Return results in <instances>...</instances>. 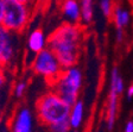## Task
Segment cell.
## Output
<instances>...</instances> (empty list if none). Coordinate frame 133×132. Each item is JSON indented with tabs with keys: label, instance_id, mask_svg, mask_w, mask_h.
I'll use <instances>...</instances> for the list:
<instances>
[{
	"label": "cell",
	"instance_id": "cell-1",
	"mask_svg": "<svg viewBox=\"0 0 133 132\" xmlns=\"http://www.w3.org/2000/svg\"><path fill=\"white\" fill-rule=\"evenodd\" d=\"M84 31L78 24L64 23L48 38V48L58 58L63 69L76 66L81 54Z\"/></svg>",
	"mask_w": 133,
	"mask_h": 132
},
{
	"label": "cell",
	"instance_id": "cell-2",
	"mask_svg": "<svg viewBox=\"0 0 133 132\" xmlns=\"http://www.w3.org/2000/svg\"><path fill=\"white\" fill-rule=\"evenodd\" d=\"M70 106L54 91L46 92L36 101L37 119L43 126L51 125L66 120L69 117Z\"/></svg>",
	"mask_w": 133,
	"mask_h": 132
},
{
	"label": "cell",
	"instance_id": "cell-3",
	"mask_svg": "<svg viewBox=\"0 0 133 132\" xmlns=\"http://www.w3.org/2000/svg\"><path fill=\"white\" fill-rule=\"evenodd\" d=\"M82 72L76 66H72L63 69L57 79L50 85L55 93H57L66 104L71 106L78 100V94L82 88Z\"/></svg>",
	"mask_w": 133,
	"mask_h": 132
},
{
	"label": "cell",
	"instance_id": "cell-4",
	"mask_svg": "<svg viewBox=\"0 0 133 132\" xmlns=\"http://www.w3.org/2000/svg\"><path fill=\"white\" fill-rule=\"evenodd\" d=\"M31 18L30 5L20 0H4V16L1 25L14 33H20L28 28Z\"/></svg>",
	"mask_w": 133,
	"mask_h": 132
},
{
	"label": "cell",
	"instance_id": "cell-5",
	"mask_svg": "<svg viewBox=\"0 0 133 132\" xmlns=\"http://www.w3.org/2000/svg\"><path fill=\"white\" fill-rule=\"evenodd\" d=\"M31 69L36 75H39L50 83H52L62 73L63 67L61 66L52 50L46 47L35 55Z\"/></svg>",
	"mask_w": 133,
	"mask_h": 132
},
{
	"label": "cell",
	"instance_id": "cell-6",
	"mask_svg": "<svg viewBox=\"0 0 133 132\" xmlns=\"http://www.w3.org/2000/svg\"><path fill=\"white\" fill-rule=\"evenodd\" d=\"M16 33L0 25V67L7 69L16 61Z\"/></svg>",
	"mask_w": 133,
	"mask_h": 132
},
{
	"label": "cell",
	"instance_id": "cell-7",
	"mask_svg": "<svg viewBox=\"0 0 133 132\" xmlns=\"http://www.w3.org/2000/svg\"><path fill=\"white\" fill-rule=\"evenodd\" d=\"M35 126L33 114L28 107H19L16 111L12 121L10 124V130L13 132H31Z\"/></svg>",
	"mask_w": 133,
	"mask_h": 132
},
{
	"label": "cell",
	"instance_id": "cell-8",
	"mask_svg": "<svg viewBox=\"0 0 133 132\" xmlns=\"http://www.w3.org/2000/svg\"><path fill=\"white\" fill-rule=\"evenodd\" d=\"M118 98L119 94L113 82H109V94H108L107 108H106V126L108 131H112L115 125L116 111H118Z\"/></svg>",
	"mask_w": 133,
	"mask_h": 132
},
{
	"label": "cell",
	"instance_id": "cell-9",
	"mask_svg": "<svg viewBox=\"0 0 133 132\" xmlns=\"http://www.w3.org/2000/svg\"><path fill=\"white\" fill-rule=\"evenodd\" d=\"M62 14L65 23L78 24L81 22V5L78 0H63Z\"/></svg>",
	"mask_w": 133,
	"mask_h": 132
},
{
	"label": "cell",
	"instance_id": "cell-10",
	"mask_svg": "<svg viewBox=\"0 0 133 132\" xmlns=\"http://www.w3.org/2000/svg\"><path fill=\"white\" fill-rule=\"evenodd\" d=\"M48 47V39L45 37V33L43 32L42 29H35L31 31V33L28 37V42H26V48L28 51L36 55L41 50Z\"/></svg>",
	"mask_w": 133,
	"mask_h": 132
},
{
	"label": "cell",
	"instance_id": "cell-11",
	"mask_svg": "<svg viewBox=\"0 0 133 132\" xmlns=\"http://www.w3.org/2000/svg\"><path fill=\"white\" fill-rule=\"evenodd\" d=\"M83 119H84V104L81 100H77L74 105H71L68 117L70 130H78L82 126Z\"/></svg>",
	"mask_w": 133,
	"mask_h": 132
},
{
	"label": "cell",
	"instance_id": "cell-12",
	"mask_svg": "<svg viewBox=\"0 0 133 132\" xmlns=\"http://www.w3.org/2000/svg\"><path fill=\"white\" fill-rule=\"evenodd\" d=\"M112 16H113V22L115 24L116 29H125L130 24L131 20V16L130 12L125 8L121 7H115L112 12Z\"/></svg>",
	"mask_w": 133,
	"mask_h": 132
},
{
	"label": "cell",
	"instance_id": "cell-13",
	"mask_svg": "<svg viewBox=\"0 0 133 132\" xmlns=\"http://www.w3.org/2000/svg\"><path fill=\"white\" fill-rule=\"evenodd\" d=\"M81 5V22L90 24L94 17V0H80Z\"/></svg>",
	"mask_w": 133,
	"mask_h": 132
},
{
	"label": "cell",
	"instance_id": "cell-14",
	"mask_svg": "<svg viewBox=\"0 0 133 132\" xmlns=\"http://www.w3.org/2000/svg\"><path fill=\"white\" fill-rule=\"evenodd\" d=\"M26 89H28V81H25V80L18 81L13 87V95L16 96L17 99H20V98L24 96Z\"/></svg>",
	"mask_w": 133,
	"mask_h": 132
},
{
	"label": "cell",
	"instance_id": "cell-15",
	"mask_svg": "<svg viewBox=\"0 0 133 132\" xmlns=\"http://www.w3.org/2000/svg\"><path fill=\"white\" fill-rule=\"evenodd\" d=\"M100 10L106 18H109L113 12V6H112V0H100L99 3Z\"/></svg>",
	"mask_w": 133,
	"mask_h": 132
},
{
	"label": "cell",
	"instance_id": "cell-16",
	"mask_svg": "<svg viewBox=\"0 0 133 132\" xmlns=\"http://www.w3.org/2000/svg\"><path fill=\"white\" fill-rule=\"evenodd\" d=\"M48 129L52 132H68L70 130L69 121H68V119L63 121H59V123H56V124L49 126Z\"/></svg>",
	"mask_w": 133,
	"mask_h": 132
},
{
	"label": "cell",
	"instance_id": "cell-17",
	"mask_svg": "<svg viewBox=\"0 0 133 132\" xmlns=\"http://www.w3.org/2000/svg\"><path fill=\"white\" fill-rule=\"evenodd\" d=\"M6 82H7V75H6V68L0 67V92L4 89Z\"/></svg>",
	"mask_w": 133,
	"mask_h": 132
},
{
	"label": "cell",
	"instance_id": "cell-18",
	"mask_svg": "<svg viewBox=\"0 0 133 132\" xmlns=\"http://www.w3.org/2000/svg\"><path fill=\"white\" fill-rule=\"evenodd\" d=\"M125 38V32H124V29H116L115 31V41L118 43H121Z\"/></svg>",
	"mask_w": 133,
	"mask_h": 132
},
{
	"label": "cell",
	"instance_id": "cell-19",
	"mask_svg": "<svg viewBox=\"0 0 133 132\" xmlns=\"http://www.w3.org/2000/svg\"><path fill=\"white\" fill-rule=\"evenodd\" d=\"M126 98H127V100L133 99V85H131L130 87L127 88V91H126Z\"/></svg>",
	"mask_w": 133,
	"mask_h": 132
},
{
	"label": "cell",
	"instance_id": "cell-20",
	"mask_svg": "<svg viewBox=\"0 0 133 132\" xmlns=\"http://www.w3.org/2000/svg\"><path fill=\"white\" fill-rule=\"evenodd\" d=\"M125 132H133V120H128L125 125Z\"/></svg>",
	"mask_w": 133,
	"mask_h": 132
},
{
	"label": "cell",
	"instance_id": "cell-21",
	"mask_svg": "<svg viewBox=\"0 0 133 132\" xmlns=\"http://www.w3.org/2000/svg\"><path fill=\"white\" fill-rule=\"evenodd\" d=\"M3 16H4V0H0V25L3 22Z\"/></svg>",
	"mask_w": 133,
	"mask_h": 132
},
{
	"label": "cell",
	"instance_id": "cell-22",
	"mask_svg": "<svg viewBox=\"0 0 133 132\" xmlns=\"http://www.w3.org/2000/svg\"><path fill=\"white\" fill-rule=\"evenodd\" d=\"M22 3H25V4H28V5H31V4L35 3V0H20Z\"/></svg>",
	"mask_w": 133,
	"mask_h": 132
},
{
	"label": "cell",
	"instance_id": "cell-23",
	"mask_svg": "<svg viewBox=\"0 0 133 132\" xmlns=\"http://www.w3.org/2000/svg\"><path fill=\"white\" fill-rule=\"evenodd\" d=\"M1 125H3V116H1V112H0V129H1Z\"/></svg>",
	"mask_w": 133,
	"mask_h": 132
}]
</instances>
